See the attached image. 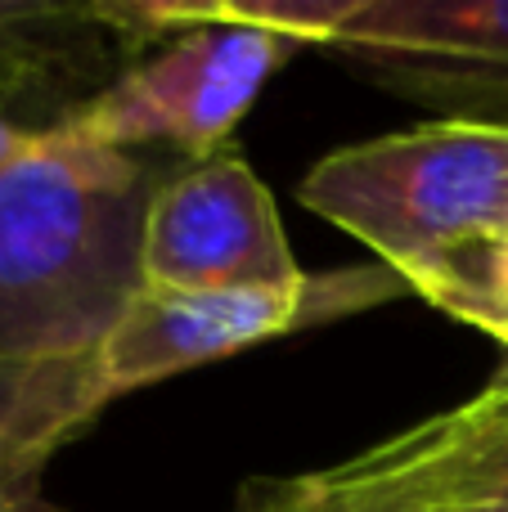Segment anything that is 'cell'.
I'll list each match as a JSON object with an SVG mask.
<instances>
[{
    "mask_svg": "<svg viewBox=\"0 0 508 512\" xmlns=\"http://www.w3.org/2000/svg\"><path fill=\"white\" fill-rule=\"evenodd\" d=\"M158 167L68 131H36L0 167V364L99 355L144 288Z\"/></svg>",
    "mask_w": 508,
    "mask_h": 512,
    "instance_id": "cell-1",
    "label": "cell"
},
{
    "mask_svg": "<svg viewBox=\"0 0 508 512\" xmlns=\"http://www.w3.org/2000/svg\"><path fill=\"white\" fill-rule=\"evenodd\" d=\"M297 203L360 239L378 265L414 279L504 225L508 126L446 117L347 144L306 171Z\"/></svg>",
    "mask_w": 508,
    "mask_h": 512,
    "instance_id": "cell-2",
    "label": "cell"
},
{
    "mask_svg": "<svg viewBox=\"0 0 508 512\" xmlns=\"http://www.w3.org/2000/svg\"><path fill=\"white\" fill-rule=\"evenodd\" d=\"M113 5L135 41L158 50L135 59L104 95L59 122V131L99 149L131 153L135 144H167L189 162L212 158L297 50L293 36L234 18L230 0Z\"/></svg>",
    "mask_w": 508,
    "mask_h": 512,
    "instance_id": "cell-3",
    "label": "cell"
},
{
    "mask_svg": "<svg viewBox=\"0 0 508 512\" xmlns=\"http://www.w3.org/2000/svg\"><path fill=\"white\" fill-rule=\"evenodd\" d=\"M396 292L410 288L387 265L338 270L324 279L306 274L297 288L185 292L144 283L95 355L99 387L108 400H117L126 391L153 387V382L189 373L198 364L225 360V355L248 351V346L270 342L279 333H293L302 324H329V319L369 310Z\"/></svg>",
    "mask_w": 508,
    "mask_h": 512,
    "instance_id": "cell-4",
    "label": "cell"
},
{
    "mask_svg": "<svg viewBox=\"0 0 508 512\" xmlns=\"http://www.w3.org/2000/svg\"><path fill=\"white\" fill-rule=\"evenodd\" d=\"M508 504V364L468 405L266 490L248 512H468Z\"/></svg>",
    "mask_w": 508,
    "mask_h": 512,
    "instance_id": "cell-5",
    "label": "cell"
},
{
    "mask_svg": "<svg viewBox=\"0 0 508 512\" xmlns=\"http://www.w3.org/2000/svg\"><path fill=\"white\" fill-rule=\"evenodd\" d=\"M329 50L450 122L508 126V0H351Z\"/></svg>",
    "mask_w": 508,
    "mask_h": 512,
    "instance_id": "cell-6",
    "label": "cell"
},
{
    "mask_svg": "<svg viewBox=\"0 0 508 512\" xmlns=\"http://www.w3.org/2000/svg\"><path fill=\"white\" fill-rule=\"evenodd\" d=\"M140 274L153 288L185 292L297 288L306 279L266 180L234 149L185 162L158 180Z\"/></svg>",
    "mask_w": 508,
    "mask_h": 512,
    "instance_id": "cell-7",
    "label": "cell"
},
{
    "mask_svg": "<svg viewBox=\"0 0 508 512\" xmlns=\"http://www.w3.org/2000/svg\"><path fill=\"white\" fill-rule=\"evenodd\" d=\"M144 45L113 0H0V117L54 131L99 99Z\"/></svg>",
    "mask_w": 508,
    "mask_h": 512,
    "instance_id": "cell-8",
    "label": "cell"
},
{
    "mask_svg": "<svg viewBox=\"0 0 508 512\" xmlns=\"http://www.w3.org/2000/svg\"><path fill=\"white\" fill-rule=\"evenodd\" d=\"M405 288L508 346V230L468 239L405 279Z\"/></svg>",
    "mask_w": 508,
    "mask_h": 512,
    "instance_id": "cell-9",
    "label": "cell"
},
{
    "mask_svg": "<svg viewBox=\"0 0 508 512\" xmlns=\"http://www.w3.org/2000/svg\"><path fill=\"white\" fill-rule=\"evenodd\" d=\"M108 405L95 355L50 364H0V436L27 423L90 427Z\"/></svg>",
    "mask_w": 508,
    "mask_h": 512,
    "instance_id": "cell-10",
    "label": "cell"
},
{
    "mask_svg": "<svg viewBox=\"0 0 508 512\" xmlns=\"http://www.w3.org/2000/svg\"><path fill=\"white\" fill-rule=\"evenodd\" d=\"M81 432V423H27L0 436V512H50L45 468Z\"/></svg>",
    "mask_w": 508,
    "mask_h": 512,
    "instance_id": "cell-11",
    "label": "cell"
},
{
    "mask_svg": "<svg viewBox=\"0 0 508 512\" xmlns=\"http://www.w3.org/2000/svg\"><path fill=\"white\" fill-rule=\"evenodd\" d=\"M32 135H36V131H23L18 122L0 117V167H5V162H14L18 153H23L27 144H32Z\"/></svg>",
    "mask_w": 508,
    "mask_h": 512,
    "instance_id": "cell-12",
    "label": "cell"
},
{
    "mask_svg": "<svg viewBox=\"0 0 508 512\" xmlns=\"http://www.w3.org/2000/svg\"><path fill=\"white\" fill-rule=\"evenodd\" d=\"M468 512H508V504H486V508H468Z\"/></svg>",
    "mask_w": 508,
    "mask_h": 512,
    "instance_id": "cell-13",
    "label": "cell"
},
{
    "mask_svg": "<svg viewBox=\"0 0 508 512\" xmlns=\"http://www.w3.org/2000/svg\"><path fill=\"white\" fill-rule=\"evenodd\" d=\"M500 230H508V207H504V225H500Z\"/></svg>",
    "mask_w": 508,
    "mask_h": 512,
    "instance_id": "cell-14",
    "label": "cell"
}]
</instances>
